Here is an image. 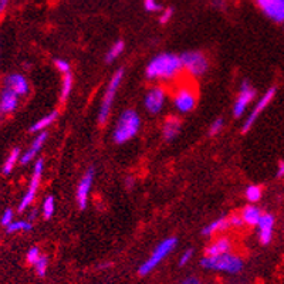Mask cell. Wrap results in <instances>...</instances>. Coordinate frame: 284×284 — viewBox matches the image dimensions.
Here are the masks:
<instances>
[{"instance_id":"cell-1","label":"cell","mask_w":284,"mask_h":284,"mask_svg":"<svg viewBox=\"0 0 284 284\" xmlns=\"http://www.w3.org/2000/svg\"><path fill=\"white\" fill-rule=\"evenodd\" d=\"M183 70L180 56L173 53H161L148 63L145 68V77L148 80H173Z\"/></svg>"},{"instance_id":"cell-2","label":"cell","mask_w":284,"mask_h":284,"mask_svg":"<svg viewBox=\"0 0 284 284\" xmlns=\"http://www.w3.org/2000/svg\"><path fill=\"white\" fill-rule=\"evenodd\" d=\"M139 128H141V118L138 112L134 110H125L115 124L112 138L117 144H125L139 132Z\"/></svg>"},{"instance_id":"cell-3","label":"cell","mask_w":284,"mask_h":284,"mask_svg":"<svg viewBox=\"0 0 284 284\" xmlns=\"http://www.w3.org/2000/svg\"><path fill=\"white\" fill-rule=\"evenodd\" d=\"M201 264L205 269L229 273V274H238L243 270V260L238 254L230 252L217 256H205L201 260Z\"/></svg>"},{"instance_id":"cell-4","label":"cell","mask_w":284,"mask_h":284,"mask_svg":"<svg viewBox=\"0 0 284 284\" xmlns=\"http://www.w3.org/2000/svg\"><path fill=\"white\" fill-rule=\"evenodd\" d=\"M176 243H178V239H176V238H166V239L162 240V242L155 247V250L151 253L150 257L141 264V267L138 270L139 276H147V274H150L151 271L155 269L159 263L172 253V250L175 249V246H176Z\"/></svg>"},{"instance_id":"cell-5","label":"cell","mask_w":284,"mask_h":284,"mask_svg":"<svg viewBox=\"0 0 284 284\" xmlns=\"http://www.w3.org/2000/svg\"><path fill=\"white\" fill-rule=\"evenodd\" d=\"M122 78H124V70L120 68L118 71H115V74L112 75L111 80L108 82V85L105 88L103 101H101V105H100V111H98V122L100 124H104L105 121L108 120V115L111 112L114 98H115V94H117V91L120 88Z\"/></svg>"},{"instance_id":"cell-6","label":"cell","mask_w":284,"mask_h":284,"mask_svg":"<svg viewBox=\"0 0 284 284\" xmlns=\"http://www.w3.org/2000/svg\"><path fill=\"white\" fill-rule=\"evenodd\" d=\"M198 101V94L194 85L191 84H180L173 92V105L176 111L180 114H187L195 108Z\"/></svg>"},{"instance_id":"cell-7","label":"cell","mask_w":284,"mask_h":284,"mask_svg":"<svg viewBox=\"0 0 284 284\" xmlns=\"http://www.w3.org/2000/svg\"><path fill=\"white\" fill-rule=\"evenodd\" d=\"M182 67L186 70L192 77H201L209 68V61L206 56L201 52H186L180 56Z\"/></svg>"},{"instance_id":"cell-8","label":"cell","mask_w":284,"mask_h":284,"mask_svg":"<svg viewBox=\"0 0 284 284\" xmlns=\"http://www.w3.org/2000/svg\"><path fill=\"white\" fill-rule=\"evenodd\" d=\"M43 171H44V161L40 158L36 161V165H34V169H33V176H31L30 183H29V189L26 191V194L23 195L22 201L19 203V210L23 212V210L29 209L34 198H36V194H37V189L40 187V180H41V175H43Z\"/></svg>"},{"instance_id":"cell-9","label":"cell","mask_w":284,"mask_h":284,"mask_svg":"<svg viewBox=\"0 0 284 284\" xmlns=\"http://www.w3.org/2000/svg\"><path fill=\"white\" fill-rule=\"evenodd\" d=\"M254 97H256V90L252 87V84L249 81L242 82V87H240L238 98H236L234 105H233V115L236 118L242 117L247 110V107L254 100Z\"/></svg>"},{"instance_id":"cell-10","label":"cell","mask_w":284,"mask_h":284,"mask_svg":"<svg viewBox=\"0 0 284 284\" xmlns=\"http://www.w3.org/2000/svg\"><path fill=\"white\" fill-rule=\"evenodd\" d=\"M94 176H96V169L90 168L87 172L84 173L82 179L80 180L78 186H77V192H75V201L77 205L81 210H84L88 205V198H90L91 187H92V182H94Z\"/></svg>"},{"instance_id":"cell-11","label":"cell","mask_w":284,"mask_h":284,"mask_svg":"<svg viewBox=\"0 0 284 284\" xmlns=\"http://www.w3.org/2000/svg\"><path fill=\"white\" fill-rule=\"evenodd\" d=\"M274 96H276V88H270V90L266 91L264 96L257 101V104H256V107L253 108V111L250 112V115L247 117V120H245V124H243V127H242V132H243V134H246V132L250 131V128L253 127V124L256 122V120L259 118V115H260V114L269 107L270 103L273 101Z\"/></svg>"},{"instance_id":"cell-12","label":"cell","mask_w":284,"mask_h":284,"mask_svg":"<svg viewBox=\"0 0 284 284\" xmlns=\"http://www.w3.org/2000/svg\"><path fill=\"white\" fill-rule=\"evenodd\" d=\"M166 100V92L162 87H152L144 98V105L150 114H158L162 111Z\"/></svg>"},{"instance_id":"cell-13","label":"cell","mask_w":284,"mask_h":284,"mask_svg":"<svg viewBox=\"0 0 284 284\" xmlns=\"http://www.w3.org/2000/svg\"><path fill=\"white\" fill-rule=\"evenodd\" d=\"M256 3L273 22L284 23V0H256Z\"/></svg>"},{"instance_id":"cell-14","label":"cell","mask_w":284,"mask_h":284,"mask_svg":"<svg viewBox=\"0 0 284 284\" xmlns=\"http://www.w3.org/2000/svg\"><path fill=\"white\" fill-rule=\"evenodd\" d=\"M274 216L270 213H264L257 222V229H259V240L262 245H269L273 239V232H274Z\"/></svg>"},{"instance_id":"cell-15","label":"cell","mask_w":284,"mask_h":284,"mask_svg":"<svg viewBox=\"0 0 284 284\" xmlns=\"http://www.w3.org/2000/svg\"><path fill=\"white\" fill-rule=\"evenodd\" d=\"M5 88L13 91L19 97H23L29 92V82L22 74H10L5 78Z\"/></svg>"},{"instance_id":"cell-16","label":"cell","mask_w":284,"mask_h":284,"mask_svg":"<svg viewBox=\"0 0 284 284\" xmlns=\"http://www.w3.org/2000/svg\"><path fill=\"white\" fill-rule=\"evenodd\" d=\"M45 141H47V132H44V131L38 132V135L36 136V139L31 142L30 147L26 150L24 154L20 155V159H19V161H20V164L27 165L29 162H31V161L34 159V157H36L38 152L41 151V148L44 147Z\"/></svg>"},{"instance_id":"cell-17","label":"cell","mask_w":284,"mask_h":284,"mask_svg":"<svg viewBox=\"0 0 284 284\" xmlns=\"http://www.w3.org/2000/svg\"><path fill=\"white\" fill-rule=\"evenodd\" d=\"M19 105V96H16L13 91L5 90L0 92V115L12 114Z\"/></svg>"},{"instance_id":"cell-18","label":"cell","mask_w":284,"mask_h":284,"mask_svg":"<svg viewBox=\"0 0 284 284\" xmlns=\"http://www.w3.org/2000/svg\"><path fill=\"white\" fill-rule=\"evenodd\" d=\"M230 249H232V240L222 236L206 247L205 256H217V254L227 253V252H230Z\"/></svg>"},{"instance_id":"cell-19","label":"cell","mask_w":284,"mask_h":284,"mask_svg":"<svg viewBox=\"0 0 284 284\" xmlns=\"http://www.w3.org/2000/svg\"><path fill=\"white\" fill-rule=\"evenodd\" d=\"M229 227H232V224H230V217H226V216H222L216 219V220H213V222H210L208 226H205L202 230V234L203 236H212V234H215V233H223L226 232Z\"/></svg>"},{"instance_id":"cell-20","label":"cell","mask_w":284,"mask_h":284,"mask_svg":"<svg viewBox=\"0 0 284 284\" xmlns=\"http://www.w3.org/2000/svg\"><path fill=\"white\" fill-rule=\"evenodd\" d=\"M180 131V121L176 117H169L165 121L164 127H162V135H164L165 141H172L175 139Z\"/></svg>"},{"instance_id":"cell-21","label":"cell","mask_w":284,"mask_h":284,"mask_svg":"<svg viewBox=\"0 0 284 284\" xmlns=\"http://www.w3.org/2000/svg\"><path fill=\"white\" fill-rule=\"evenodd\" d=\"M262 212L260 209L256 206V205H249L246 206L245 209L242 210V220H243V223L245 224H249V226H256L257 222L260 220V217H262Z\"/></svg>"},{"instance_id":"cell-22","label":"cell","mask_w":284,"mask_h":284,"mask_svg":"<svg viewBox=\"0 0 284 284\" xmlns=\"http://www.w3.org/2000/svg\"><path fill=\"white\" fill-rule=\"evenodd\" d=\"M56 118H57V111L50 112V114L44 115L43 118H40L37 122H34L30 127V131L31 132H41V131H44V129L50 127Z\"/></svg>"},{"instance_id":"cell-23","label":"cell","mask_w":284,"mask_h":284,"mask_svg":"<svg viewBox=\"0 0 284 284\" xmlns=\"http://www.w3.org/2000/svg\"><path fill=\"white\" fill-rule=\"evenodd\" d=\"M73 85H74V78H73V74H71V71L67 73V74L63 75V81H61V101H66L68 97H70V94H71V91H73Z\"/></svg>"},{"instance_id":"cell-24","label":"cell","mask_w":284,"mask_h":284,"mask_svg":"<svg viewBox=\"0 0 284 284\" xmlns=\"http://www.w3.org/2000/svg\"><path fill=\"white\" fill-rule=\"evenodd\" d=\"M19 159H20V150H19V148H15V150L9 154V157L6 158V161H5V164H3V169H2L3 175H9V173L12 172Z\"/></svg>"},{"instance_id":"cell-25","label":"cell","mask_w":284,"mask_h":284,"mask_svg":"<svg viewBox=\"0 0 284 284\" xmlns=\"http://www.w3.org/2000/svg\"><path fill=\"white\" fill-rule=\"evenodd\" d=\"M33 229V224L29 220H17V222H12L10 224L6 226L8 233H17V232H30Z\"/></svg>"},{"instance_id":"cell-26","label":"cell","mask_w":284,"mask_h":284,"mask_svg":"<svg viewBox=\"0 0 284 284\" xmlns=\"http://www.w3.org/2000/svg\"><path fill=\"white\" fill-rule=\"evenodd\" d=\"M124 47H125V44H124V41H117V43H114V44L110 47V50L107 52V54H105V61L107 63H112L114 60H117L118 57L121 56V53L124 52Z\"/></svg>"},{"instance_id":"cell-27","label":"cell","mask_w":284,"mask_h":284,"mask_svg":"<svg viewBox=\"0 0 284 284\" xmlns=\"http://www.w3.org/2000/svg\"><path fill=\"white\" fill-rule=\"evenodd\" d=\"M245 195H246V199L249 202L252 203L259 202V201L262 199V195H263L262 187L257 186V185H250V186L246 187Z\"/></svg>"},{"instance_id":"cell-28","label":"cell","mask_w":284,"mask_h":284,"mask_svg":"<svg viewBox=\"0 0 284 284\" xmlns=\"http://www.w3.org/2000/svg\"><path fill=\"white\" fill-rule=\"evenodd\" d=\"M54 210H56V202H54V198L53 196H47L44 199V202H43V216L45 219H50V217L54 215Z\"/></svg>"},{"instance_id":"cell-29","label":"cell","mask_w":284,"mask_h":284,"mask_svg":"<svg viewBox=\"0 0 284 284\" xmlns=\"http://www.w3.org/2000/svg\"><path fill=\"white\" fill-rule=\"evenodd\" d=\"M34 266V269H36V273H37V276L40 277H44L47 274V267H49V260H47V257L45 256H40V259H38L37 262L33 264Z\"/></svg>"},{"instance_id":"cell-30","label":"cell","mask_w":284,"mask_h":284,"mask_svg":"<svg viewBox=\"0 0 284 284\" xmlns=\"http://www.w3.org/2000/svg\"><path fill=\"white\" fill-rule=\"evenodd\" d=\"M40 256H41L40 249L36 246H33L31 249H29V252L26 254V260H27V263H30V264H34V263L40 259Z\"/></svg>"},{"instance_id":"cell-31","label":"cell","mask_w":284,"mask_h":284,"mask_svg":"<svg viewBox=\"0 0 284 284\" xmlns=\"http://www.w3.org/2000/svg\"><path fill=\"white\" fill-rule=\"evenodd\" d=\"M223 125H224V121L223 118H217L212 122V125L209 128V134L210 135H216L219 134L222 129H223Z\"/></svg>"},{"instance_id":"cell-32","label":"cell","mask_w":284,"mask_h":284,"mask_svg":"<svg viewBox=\"0 0 284 284\" xmlns=\"http://www.w3.org/2000/svg\"><path fill=\"white\" fill-rule=\"evenodd\" d=\"M144 8L147 12H151V13H154V12H158V10H161L162 6L158 3V0H144Z\"/></svg>"},{"instance_id":"cell-33","label":"cell","mask_w":284,"mask_h":284,"mask_svg":"<svg viewBox=\"0 0 284 284\" xmlns=\"http://www.w3.org/2000/svg\"><path fill=\"white\" fill-rule=\"evenodd\" d=\"M54 64H56V68H57L63 75L70 73V64H68V61L63 60V59H57V60H54Z\"/></svg>"},{"instance_id":"cell-34","label":"cell","mask_w":284,"mask_h":284,"mask_svg":"<svg viewBox=\"0 0 284 284\" xmlns=\"http://www.w3.org/2000/svg\"><path fill=\"white\" fill-rule=\"evenodd\" d=\"M12 222H13V212H12V209H6L3 212L2 217H0V224L6 227V226L12 223Z\"/></svg>"},{"instance_id":"cell-35","label":"cell","mask_w":284,"mask_h":284,"mask_svg":"<svg viewBox=\"0 0 284 284\" xmlns=\"http://www.w3.org/2000/svg\"><path fill=\"white\" fill-rule=\"evenodd\" d=\"M192 256H194V250H192V249H187V250H185L183 253L180 254V257H179V266H180V267L186 266L187 263L191 262Z\"/></svg>"},{"instance_id":"cell-36","label":"cell","mask_w":284,"mask_h":284,"mask_svg":"<svg viewBox=\"0 0 284 284\" xmlns=\"http://www.w3.org/2000/svg\"><path fill=\"white\" fill-rule=\"evenodd\" d=\"M172 16H173V9L171 8L165 9L164 12H162V15H161V17H159V22L162 23V24H165V23H168L171 20Z\"/></svg>"},{"instance_id":"cell-37","label":"cell","mask_w":284,"mask_h":284,"mask_svg":"<svg viewBox=\"0 0 284 284\" xmlns=\"http://www.w3.org/2000/svg\"><path fill=\"white\" fill-rule=\"evenodd\" d=\"M230 224H232L233 227H239V226H242L243 223V220H242V217L240 216H232L230 217Z\"/></svg>"},{"instance_id":"cell-38","label":"cell","mask_w":284,"mask_h":284,"mask_svg":"<svg viewBox=\"0 0 284 284\" xmlns=\"http://www.w3.org/2000/svg\"><path fill=\"white\" fill-rule=\"evenodd\" d=\"M277 178H284V161H281L278 166H277V173H276Z\"/></svg>"},{"instance_id":"cell-39","label":"cell","mask_w":284,"mask_h":284,"mask_svg":"<svg viewBox=\"0 0 284 284\" xmlns=\"http://www.w3.org/2000/svg\"><path fill=\"white\" fill-rule=\"evenodd\" d=\"M182 284H201V281L196 277H187V278H185L182 281Z\"/></svg>"},{"instance_id":"cell-40","label":"cell","mask_w":284,"mask_h":284,"mask_svg":"<svg viewBox=\"0 0 284 284\" xmlns=\"http://www.w3.org/2000/svg\"><path fill=\"white\" fill-rule=\"evenodd\" d=\"M8 2L9 0H0V15L5 12V9H6V6H8Z\"/></svg>"},{"instance_id":"cell-41","label":"cell","mask_w":284,"mask_h":284,"mask_svg":"<svg viewBox=\"0 0 284 284\" xmlns=\"http://www.w3.org/2000/svg\"><path fill=\"white\" fill-rule=\"evenodd\" d=\"M37 217V210L33 209L30 212V215H29V222H34V219Z\"/></svg>"},{"instance_id":"cell-42","label":"cell","mask_w":284,"mask_h":284,"mask_svg":"<svg viewBox=\"0 0 284 284\" xmlns=\"http://www.w3.org/2000/svg\"><path fill=\"white\" fill-rule=\"evenodd\" d=\"M132 186H134V179H132V178H128V179H127V187H128V189H132Z\"/></svg>"}]
</instances>
